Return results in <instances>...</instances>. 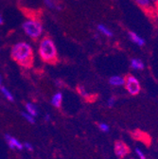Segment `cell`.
<instances>
[{
    "mask_svg": "<svg viewBox=\"0 0 158 159\" xmlns=\"http://www.w3.org/2000/svg\"><path fill=\"white\" fill-rule=\"evenodd\" d=\"M24 147H25V149H27V150H28V151H29V152H32V151H33V147H32V145H31V144H29V142L24 143Z\"/></svg>",
    "mask_w": 158,
    "mask_h": 159,
    "instance_id": "19",
    "label": "cell"
},
{
    "mask_svg": "<svg viewBox=\"0 0 158 159\" xmlns=\"http://www.w3.org/2000/svg\"><path fill=\"white\" fill-rule=\"evenodd\" d=\"M11 58L14 61L24 67H31L33 64V49L29 44L26 42L16 43L11 51Z\"/></svg>",
    "mask_w": 158,
    "mask_h": 159,
    "instance_id": "1",
    "label": "cell"
},
{
    "mask_svg": "<svg viewBox=\"0 0 158 159\" xmlns=\"http://www.w3.org/2000/svg\"><path fill=\"white\" fill-rule=\"evenodd\" d=\"M115 154L118 156V157H121L123 158L129 152V149L128 147L121 141H117L115 142Z\"/></svg>",
    "mask_w": 158,
    "mask_h": 159,
    "instance_id": "6",
    "label": "cell"
},
{
    "mask_svg": "<svg viewBox=\"0 0 158 159\" xmlns=\"http://www.w3.org/2000/svg\"><path fill=\"white\" fill-rule=\"evenodd\" d=\"M134 2L139 6L142 10L147 12H152L154 6L151 2V0H134Z\"/></svg>",
    "mask_w": 158,
    "mask_h": 159,
    "instance_id": "7",
    "label": "cell"
},
{
    "mask_svg": "<svg viewBox=\"0 0 158 159\" xmlns=\"http://www.w3.org/2000/svg\"><path fill=\"white\" fill-rule=\"evenodd\" d=\"M62 102H63V94L61 92H58L53 95L52 99H51V103L54 107L60 108L62 105Z\"/></svg>",
    "mask_w": 158,
    "mask_h": 159,
    "instance_id": "10",
    "label": "cell"
},
{
    "mask_svg": "<svg viewBox=\"0 0 158 159\" xmlns=\"http://www.w3.org/2000/svg\"><path fill=\"white\" fill-rule=\"evenodd\" d=\"M21 115H22V116L26 119V120H27L28 122L32 123V124H34V123H35V119H34V117H33L32 116H30L29 113L22 112V113H21Z\"/></svg>",
    "mask_w": 158,
    "mask_h": 159,
    "instance_id": "16",
    "label": "cell"
},
{
    "mask_svg": "<svg viewBox=\"0 0 158 159\" xmlns=\"http://www.w3.org/2000/svg\"><path fill=\"white\" fill-rule=\"evenodd\" d=\"M39 55L44 62L48 64H55L58 61L57 48L50 37L45 36L41 40L39 45Z\"/></svg>",
    "mask_w": 158,
    "mask_h": 159,
    "instance_id": "2",
    "label": "cell"
},
{
    "mask_svg": "<svg viewBox=\"0 0 158 159\" xmlns=\"http://www.w3.org/2000/svg\"><path fill=\"white\" fill-rule=\"evenodd\" d=\"M24 32L32 39L39 38L43 33V26L37 19H29L23 23Z\"/></svg>",
    "mask_w": 158,
    "mask_h": 159,
    "instance_id": "3",
    "label": "cell"
},
{
    "mask_svg": "<svg viewBox=\"0 0 158 159\" xmlns=\"http://www.w3.org/2000/svg\"><path fill=\"white\" fill-rule=\"evenodd\" d=\"M131 67L134 70H143L145 66L140 59H133L131 62Z\"/></svg>",
    "mask_w": 158,
    "mask_h": 159,
    "instance_id": "11",
    "label": "cell"
},
{
    "mask_svg": "<svg viewBox=\"0 0 158 159\" xmlns=\"http://www.w3.org/2000/svg\"><path fill=\"white\" fill-rule=\"evenodd\" d=\"M26 109H27L28 113H29L30 116H32L33 117H34V116H37L38 114H39L38 107L35 106V105L32 104V103H27V104H26Z\"/></svg>",
    "mask_w": 158,
    "mask_h": 159,
    "instance_id": "13",
    "label": "cell"
},
{
    "mask_svg": "<svg viewBox=\"0 0 158 159\" xmlns=\"http://www.w3.org/2000/svg\"><path fill=\"white\" fill-rule=\"evenodd\" d=\"M0 91L2 92V94L5 96V98H7V99H9L10 102H14V98H13V96L11 95V93L5 87V86H0Z\"/></svg>",
    "mask_w": 158,
    "mask_h": 159,
    "instance_id": "15",
    "label": "cell"
},
{
    "mask_svg": "<svg viewBox=\"0 0 158 159\" xmlns=\"http://www.w3.org/2000/svg\"><path fill=\"white\" fill-rule=\"evenodd\" d=\"M151 2L152 3V5H153L154 7H155V6H156V7L158 6V0H151Z\"/></svg>",
    "mask_w": 158,
    "mask_h": 159,
    "instance_id": "21",
    "label": "cell"
},
{
    "mask_svg": "<svg viewBox=\"0 0 158 159\" xmlns=\"http://www.w3.org/2000/svg\"><path fill=\"white\" fill-rule=\"evenodd\" d=\"M125 86L128 92L133 96H135L140 92V84L133 75H128L125 78Z\"/></svg>",
    "mask_w": 158,
    "mask_h": 159,
    "instance_id": "4",
    "label": "cell"
},
{
    "mask_svg": "<svg viewBox=\"0 0 158 159\" xmlns=\"http://www.w3.org/2000/svg\"><path fill=\"white\" fill-rule=\"evenodd\" d=\"M115 104V98H110L109 101H108V105L109 107H113Z\"/></svg>",
    "mask_w": 158,
    "mask_h": 159,
    "instance_id": "20",
    "label": "cell"
},
{
    "mask_svg": "<svg viewBox=\"0 0 158 159\" xmlns=\"http://www.w3.org/2000/svg\"><path fill=\"white\" fill-rule=\"evenodd\" d=\"M2 83H3V80H2L1 75H0V86H2Z\"/></svg>",
    "mask_w": 158,
    "mask_h": 159,
    "instance_id": "23",
    "label": "cell"
},
{
    "mask_svg": "<svg viewBox=\"0 0 158 159\" xmlns=\"http://www.w3.org/2000/svg\"><path fill=\"white\" fill-rule=\"evenodd\" d=\"M4 24V19H3V16L0 13V25H3Z\"/></svg>",
    "mask_w": 158,
    "mask_h": 159,
    "instance_id": "22",
    "label": "cell"
},
{
    "mask_svg": "<svg viewBox=\"0 0 158 159\" xmlns=\"http://www.w3.org/2000/svg\"><path fill=\"white\" fill-rule=\"evenodd\" d=\"M128 36H129V38H130V40L132 42H133L134 44H136L137 46H139V47H143L145 45V43H146L145 40L141 36H139L137 33H135L133 31H129Z\"/></svg>",
    "mask_w": 158,
    "mask_h": 159,
    "instance_id": "8",
    "label": "cell"
},
{
    "mask_svg": "<svg viewBox=\"0 0 158 159\" xmlns=\"http://www.w3.org/2000/svg\"><path fill=\"white\" fill-rule=\"evenodd\" d=\"M98 128H100V130L102 132H103V133H107L110 130L109 125H107L106 123H100V125H98Z\"/></svg>",
    "mask_w": 158,
    "mask_h": 159,
    "instance_id": "17",
    "label": "cell"
},
{
    "mask_svg": "<svg viewBox=\"0 0 158 159\" xmlns=\"http://www.w3.org/2000/svg\"><path fill=\"white\" fill-rule=\"evenodd\" d=\"M5 139H6V141H7V144L9 145V147L11 149V150H19V151H22L24 146L23 144L18 140V139H16L15 137L10 135V134H6L5 135Z\"/></svg>",
    "mask_w": 158,
    "mask_h": 159,
    "instance_id": "5",
    "label": "cell"
},
{
    "mask_svg": "<svg viewBox=\"0 0 158 159\" xmlns=\"http://www.w3.org/2000/svg\"><path fill=\"white\" fill-rule=\"evenodd\" d=\"M109 84L114 86H122L125 84V78L120 76H112L109 79Z\"/></svg>",
    "mask_w": 158,
    "mask_h": 159,
    "instance_id": "9",
    "label": "cell"
},
{
    "mask_svg": "<svg viewBox=\"0 0 158 159\" xmlns=\"http://www.w3.org/2000/svg\"><path fill=\"white\" fill-rule=\"evenodd\" d=\"M135 153H136V155L138 157H139V159H146V156H145L144 152L139 148H136L135 149Z\"/></svg>",
    "mask_w": 158,
    "mask_h": 159,
    "instance_id": "18",
    "label": "cell"
},
{
    "mask_svg": "<svg viewBox=\"0 0 158 159\" xmlns=\"http://www.w3.org/2000/svg\"><path fill=\"white\" fill-rule=\"evenodd\" d=\"M44 3L45 5L48 8V9H51V10H58L60 11L62 10L61 6H59L54 0H44Z\"/></svg>",
    "mask_w": 158,
    "mask_h": 159,
    "instance_id": "14",
    "label": "cell"
},
{
    "mask_svg": "<svg viewBox=\"0 0 158 159\" xmlns=\"http://www.w3.org/2000/svg\"><path fill=\"white\" fill-rule=\"evenodd\" d=\"M130 159H133V158H130Z\"/></svg>",
    "mask_w": 158,
    "mask_h": 159,
    "instance_id": "24",
    "label": "cell"
},
{
    "mask_svg": "<svg viewBox=\"0 0 158 159\" xmlns=\"http://www.w3.org/2000/svg\"><path fill=\"white\" fill-rule=\"evenodd\" d=\"M97 30H98V31H100L102 34H103L104 36H107V37H112L113 36L112 30L108 27H106L105 25H102V24L97 25Z\"/></svg>",
    "mask_w": 158,
    "mask_h": 159,
    "instance_id": "12",
    "label": "cell"
}]
</instances>
